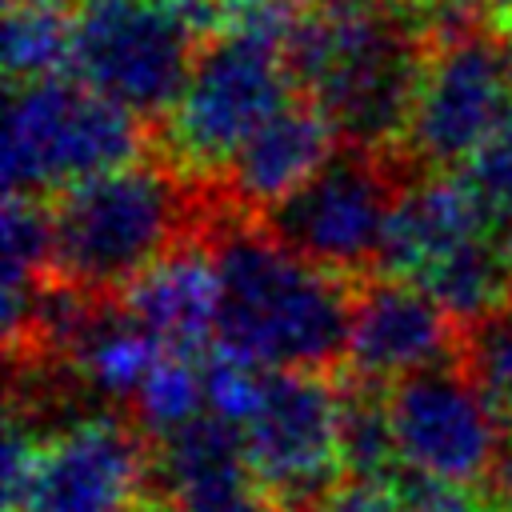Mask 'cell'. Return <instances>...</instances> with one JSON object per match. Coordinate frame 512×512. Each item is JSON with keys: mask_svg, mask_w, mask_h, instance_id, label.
Segmentation results:
<instances>
[{"mask_svg": "<svg viewBox=\"0 0 512 512\" xmlns=\"http://www.w3.org/2000/svg\"><path fill=\"white\" fill-rule=\"evenodd\" d=\"M204 236L220 272L216 348L260 368L340 372L356 280L300 256L256 216L216 200Z\"/></svg>", "mask_w": 512, "mask_h": 512, "instance_id": "cell-1", "label": "cell"}, {"mask_svg": "<svg viewBox=\"0 0 512 512\" xmlns=\"http://www.w3.org/2000/svg\"><path fill=\"white\" fill-rule=\"evenodd\" d=\"M428 52L416 0H312L284 48L296 92L356 148H400Z\"/></svg>", "mask_w": 512, "mask_h": 512, "instance_id": "cell-2", "label": "cell"}, {"mask_svg": "<svg viewBox=\"0 0 512 512\" xmlns=\"http://www.w3.org/2000/svg\"><path fill=\"white\" fill-rule=\"evenodd\" d=\"M48 208L52 276L96 296H120L152 260L208 224L212 188L172 160L144 156L56 192Z\"/></svg>", "mask_w": 512, "mask_h": 512, "instance_id": "cell-3", "label": "cell"}, {"mask_svg": "<svg viewBox=\"0 0 512 512\" xmlns=\"http://www.w3.org/2000/svg\"><path fill=\"white\" fill-rule=\"evenodd\" d=\"M152 492V436L132 412L96 408L40 428L8 412V512H136Z\"/></svg>", "mask_w": 512, "mask_h": 512, "instance_id": "cell-4", "label": "cell"}, {"mask_svg": "<svg viewBox=\"0 0 512 512\" xmlns=\"http://www.w3.org/2000/svg\"><path fill=\"white\" fill-rule=\"evenodd\" d=\"M152 128L76 76L8 84L4 192L40 196L104 176L148 156Z\"/></svg>", "mask_w": 512, "mask_h": 512, "instance_id": "cell-5", "label": "cell"}, {"mask_svg": "<svg viewBox=\"0 0 512 512\" xmlns=\"http://www.w3.org/2000/svg\"><path fill=\"white\" fill-rule=\"evenodd\" d=\"M296 96L280 44L244 32H208L180 100L156 124V140L164 144V160L184 176L212 184L236 148Z\"/></svg>", "mask_w": 512, "mask_h": 512, "instance_id": "cell-6", "label": "cell"}, {"mask_svg": "<svg viewBox=\"0 0 512 512\" xmlns=\"http://www.w3.org/2000/svg\"><path fill=\"white\" fill-rule=\"evenodd\" d=\"M504 124H512V44L504 28L480 16L436 28L400 156L416 172L464 168Z\"/></svg>", "mask_w": 512, "mask_h": 512, "instance_id": "cell-7", "label": "cell"}, {"mask_svg": "<svg viewBox=\"0 0 512 512\" xmlns=\"http://www.w3.org/2000/svg\"><path fill=\"white\" fill-rule=\"evenodd\" d=\"M200 44L204 32L164 0H84L72 12L68 76L140 116L156 136Z\"/></svg>", "mask_w": 512, "mask_h": 512, "instance_id": "cell-8", "label": "cell"}, {"mask_svg": "<svg viewBox=\"0 0 512 512\" xmlns=\"http://www.w3.org/2000/svg\"><path fill=\"white\" fill-rule=\"evenodd\" d=\"M412 176L400 148L340 144L304 188L256 220L300 256L360 280L376 272L392 208Z\"/></svg>", "mask_w": 512, "mask_h": 512, "instance_id": "cell-9", "label": "cell"}, {"mask_svg": "<svg viewBox=\"0 0 512 512\" xmlns=\"http://www.w3.org/2000/svg\"><path fill=\"white\" fill-rule=\"evenodd\" d=\"M344 388L336 372L268 368L256 412L240 436L280 512H312L336 484H344L340 448Z\"/></svg>", "mask_w": 512, "mask_h": 512, "instance_id": "cell-10", "label": "cell"}, {"mask_svg": "<svg viewBox=\"0 0 512 512\" xmlns=\"http://www.w3.org/2000/svg\"><path fill=\"white\" fill-rule=\"evenodd\" d=\"M384 408L404 468L460 488L492 480L504 424L456 360L384 384Z\"/></svg>", "mask_w": 512, "mask_h": 512, "instance_id": "cell-11", "label": "cell"}, {"mask_svg": "<svg viewBox=\"0 0 512 512\" xmlns=\"http://www.w3.org/2000/svg\"><path fill=\"white\" fill-rule=\"evenodd\" d=\"M460 324L420 284L396 276H360L348 320L340 376L356 384H392L420 368L456 360Z\"/></svg>", "mask_w": 512, "mask_h": 512, "instance_id": "cell-12", "label": "cell"}, {"mask_svg": "<svg viewBox=\"0 0 512 512\" xmlns=\"http://www.w3.org/2000/svg\"><path fill=\"white\" fill-rule=\"evenodd\" d=\"M152 496L172 512H280L240 428L212 412L152 436Z\"/></svg>", "mask_w": 512, "mask_h": 512, "instance_id": "cell-13", "label": "cell"}, {"mask_svg": "<svg viewBox=\"0 0 512 512\" xmlns=\"http://www.w3.org/2000/svg\"><path fill=\"white\" fill-rule=\"evenodd\" d=\"M336 148L340 136L332 120L312 100L296 96L236 148L224 172L208 184L212 200L244 216H264L304 188L336 156Z\"/></svg>", "mask_w": 512, "mask_h": 512, "instance_id": "cell-14", "label": "cell"}, {"mask_svg": "<svg viewBox=\"0 0 512 512\" xmlns=\"http://www.w3.org/2000/svg\"><path fill=\"white\" fill-rule=\"evenodd\" d=\"M492 228H500V220L460 172H416L392 208L372 276H396L416 284L448 252Z\"/></svg>", "mask_w": 512, "mask_h": 512, "instance_id": "cell-15", "label": "cell"}, {"mask_svg": "<svg viewBox=\"0 0 512 512\" xmlns=\"http://www.w3.org/2000/svg\"><path fill=\"white\" fill-rule=\"evenodd\" d=\"M120 304L164 340V348L204 356L216 344L220 316V272L208 248L204 228L172 244L160 260H152L124 292Z\"/></svg>", "mask_w": 512, "mask_h": 512, "instance_id": "cell-16", "label": "cell"}, {"mask_svg": "<svg viewBox=\"0 0 512 512\" xmlns=\"http://www.w3.org/2000/svg\"><path fill=\"white\" fill-rule=\"evenodd\" d=\"M312 512H512L504 500L480 504L476 488L444 484L416 468H400L388 480H344Z\"/></svg>", "mask_w": 512, "mask_h": 512, "instance_id": "cell-17", "label": "cell"}, {"mask_svg": "<svg viewBox=\"0 0 512 512\" xmlns=\"http://www.w3.org/2000/svg\"><path fill=\"white\" fill-rule=\"evenodd\" d=\"M4 332L20 324L32 292L52 276V208L40 196L4 200Z\"/></svg>", "mask_w": 512, "mask_h": 512, "instance_id": "cell-18", "label": "cell"}, {"mask_svg": "<svg viewBox=\"0 0 512 512\" xmlns=\"http://www.w3.org/2000/svg\"><path fill=\"white\" fill-rule=\"evenodd\" d=\"M456 364L488 400L504 432H512V296L492 312H484L480 320L460 324Z\"/></svg>", "mask_w": 512, "mask_h": 512, "instance_id": "cell-19", "label": "cell"}, {"mask_svg": "<svg viewBox=\"0 0 512 512\" xmlns=\"http://www.w3.org/2000/svg\"><path fill=\"white\" fill-rule=\"evenodd\" d=\"M68 60H72V16L68 12L8 4V20H4L8 84L60 76L68 72Z\"/></svg>", "mask_w": 512, "mask_h": 512, "instance_id": "cell-20", "label": "cell"}, {"mask_svg": "<svg viewBox=\"0 0 512 512\" xmlns=\"http://www.w3.org/2000/svg\"><path fill=\"white\" fill-rule=\"evenodd\" d=\"M200 360L204 356L176 352V348L160 352V360L152 364V372L144 376L132 400V416L140 420L148 436H164L204 412V364Z\"/></svg>", "mask_w": 512, "mask_h": 512, "instance_id": "cell-21", "label": "cell"}, {"mask_svg": "<svg viewBox=\"0 0 512 512\" xmlns=\"http://www.w3.org/2000/svg\"><path fill=\"white\" fill-rule=\"evenodd\" d=\"M460 176L468 180V188L488 204V212L496 220L512 216V124H504L464 168Z\"/></svg>", "mask_w": 512, "mask_h": 512, "instance_id": "cell-22", "label": "cell"}, {"mask_svg": "<svg viewBox=\"0 0 512 512\" xmlns=\"http://www.w3.org/2000/svg\"><path fill=\"white\" fill-rule=\"evenodd\" d=\"M164 4H172V8H180L204 36L216 28V8H220V0H164Z\"/></svg>", "mask_w": 512, "mask_h": 512, "instance_id": "cell-23", "label": "cell"}, {"mask_svg": "<svg viewBox=\"0 0 512 512\" xmlns=\"http://www.w3.org/2000/svg\"><path fill=\"white\" fill-rule=\"evenodd\" d=\"M492 488H496V496L512 508V432H508V440H504V448H500V460H496V472H492Z\"/></svg>", "mask_w": 512, "mask_h": 512, "instance_id": "cell-24", "label": "cell"}, {"mask_svg": "<svg viewBox=\"0 0 512 512\" xmlns=\"http://www.w3.org/2000/svg\"><path fill=\"white\" fill-rule=\"evenodd\" d=\"M8 4H24V8H56V12H76L84 0H8Z\"/></svg>", "mask_w": 512, "mask_h": 512, "instance_id": "cell-25", "label": "cell"}, {"mask_svg": "<svg viewBox=\"0 0 512 512\" xmlns=\"http://www.w3.org/2000/svg\"><path fill=\"white\" fill-rule=\"evenodd\" d=\"M424 12H456V8H480L476 0H416Z\"/></svg>", "mask_w": 512, "mask_h": 512, "instance_id": "cell-26", "label": "cell"}, {"mask_svg": "<svg viewBox=\"0 0 512 512\" xmlns=\"http://www.w3.org/2000/svg\"><path fill=\"white\" fill-rule=\"evenodd\" d=\"M484 4H488V12H492V20H496V24L512 20V0H484Z\"/></svg>", "mask_w": 512, "mask_h": 512, "instance_id": "cell-27", "label": "cell"}, {"mask_svg": "<svg viewBox=\"0 0 512 512\" xmlns=\"http://www.w3.org/2000/svg\"><path fill=\"white\" fill-rule=\"evenodd\" d=\"M136 512H172V508H168V504H164L160 496H152V492H148V500H144V504H140Z\"/></svg>", "mask_w": 512, "mask_h": 512, "instance_id": "cell-28", "label": "cell"}, {"mask_svg": "<svg viewBox=\"0 0 512 512\" xmlns=\"http://www.w3.org/2000/svg\"><path fill=\"white\" fill-rule=\"evenodd\" d=\"M500 232H504V244H508V252H512V216L500 220Z\"/></svg>", "mask_w": 512, "mask_h": 512, "instance_id": "cell-29", "label": "cell"}, {"mask_svg": "<svg viewBox=\"0 0 512 512\" xmlns=\"http://www.w3.org/2000/svg\"><path fill=\"white\" fill-rule=\"evenodd\" d=\"M500 28H504V36H508V44H512V20H504Z\"/></svg>", "mask_w": 512, "mask_h": 512, "instance_id": "cell-30", "label": "cell"}]
</instances>
